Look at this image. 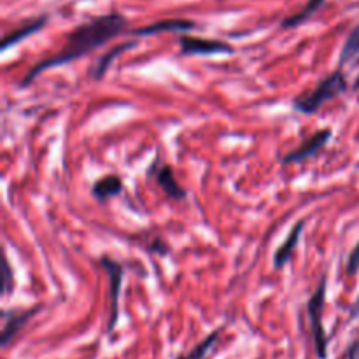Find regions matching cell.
<instances>
[{"label":"cell","mask_w":359,"mask_h":359,"mask_svg":"<svg viewBox=\"0 0 359 359\" xmlns=\"http://www.w3.org/2000/svg\"><path fill=\"white\" fill-rule=\"evenodd\" d=\"M126 25H128V20L119 13H107L84 21L67 35L65 44L56 55L41 60L34 67H30L20 86H30L46 70L67 65V63H72L76 60L83 58V56L90 55L95 49L102 48L114 37L121 35L126 30Z\"/></svg>","instance_id":"6da1fadb"},{"label":"cell","mask_w":359,"mask_h":359,"mask_svg":"<svg viewBox=\"0 0 359 359\" xmlns=\"http://www.w3.org/2000/svg\"><path fill=\"white\" fill-rule=\"evenodd\" d=\"M347 88H349V83H347L346 74H344L342 69H337L335 72L323 77L314 90L294 98L291 105H293L294 111L300 112V114L312 116L316 114V112L321 111L323 105H326L328 102H332L333 98L346 93Z\"/></svg>","instance_id":"7a4b0ae2"},{"label":"cell","mask_w":359,"mask_h":359,"mask_svg":"<svg viewBox=\"0 0 359 359\" xmlns=\"http://www.w3.org/2000/svg\"><path fill=\"white\" fill-rule=\"evenodd\" d=\"M326 293H328V277L323 276L318 287L307 302V314L311 321V333L314 340V349L319 359H328V344L330 339L326 335L325 323H323V312H325Z\"/></svg>","instance_id":"3957f363"},{"label":"cell","mask_w":359,"mask_h":359,"mask_svg":"<svg viewBox=\"0 0 359 359\" xmlns=\"http://www.w3.org/2000/svg\"><path fill=\"white\" fill-rule=\"evenodd\" d=\"M100 266L107 273L109 279V297H111V312H109L107 321V333L111 335L116 330V325L119 321V297H121L123 277H125V269L118 259H112L109 256H102Z\"/></svg>","instance_id":"277c9868"},{"label":"cell","mask_w":359,"mask_h":359,"mask_svg":"<svg viewBox=\"0 0 359 359\" xmlns=\"http://www.w3.org/2000/svg\"><path fill=\"white\" fill-rule=\"evenodd\" d=\"M332 128H323L318 130L312 137H309L307 140L300 144L298 147L291 149L290 153L284 154L280 158V163L283 165H298V163H304V161L312 160V158L319 156L321 151L328 146V142L332 140Z\"/></svg>","instance_id":"5b68a950"},{"label":"cell","mask_w":359,"mask_h":359,"mask_svg":"<svg viewBox=\"0 0 359 359\" xmlns=\"http://www.w3.org/2000/svg\"><path fill=\"white\" fill-rule=\"evenodd\" d=\"M147 175H149L151 179H154L158 188H160L161 191L165 193V196H167L168 200H172V202H182V200H186V196H188L186 189L182 188L177 182V179H175L174 168L168 163H160V158H156V160L151 163V167L147 168Z\"/></svg>","instance_id":"8992f818"},{"label":"cell","mask_w":359,"mask_h":359,"mask_svg":"<svg viewBox=\"0 0 359 359\" xmlns=\"http://www.w3.org/2000/svg\"><path fill=\"white\" fill-rule=\"evenodd\" d=\"M179 48L181 55L184 56H210V55H231L233 46L219 39H205V37H189L182 34L179 37Z\"/></svg>","instance_id":"52a82bcc"},{"label":"cell","mask_w":359,"mask_h":359,"mask_svg":"<svg viewBox=\"0 0 359 359\" xmlns=\"http://www.w3.org/2000/svg\"><path fill=\"white\" fill-rule=\"evenodd\" d=\"M42 309L41 304L34 305L32 309H25V311H4L2 318H4V328H2V335H0V346L6 349L11 342L14 340V337L28 325L32 318L35 314H39Z\"/></svg>","instance_id":"ba28073f"},{"label":"cell","mask_w":359,"mask_h":359,"mask_svg":"<svg viewBox=\"0 0 359 359\" xmlns=\"http://www.w3.org/2000/svg\"><path fill=\"white\" fill-rule=\"evenodd\" d=\"M195 21L191 20H182V18H170V20H160L154 23L146 25L142 28H135L130 32L133 37H151V35L165 34V32H181V34H188V32L195 30Z\"/></svg>","instance_id":"9c48e42d"},{"label":"cell","mask_w":359,"mask_h":359,"mask_svg":"<svg viewBox=\"0 0 359 359\" xmlns=\"http://www.w3.org/2000/svg\"><path fill=\"white\" fill-rule=\"evenodd\" d=\"M304 230H305V219H302L291 228L286 241L276 249V252H273V266H276L277 270L284 269V266L291 262L298 244H300V238H302V233H304Z\"/></svg>","instance_id":"30bf717a"},{"label":"cell","mask_w":359,"mask_h":359,"mask_svg":"<svg viewBox=\"0 0 359 359\" xmlns=\"http://www.w3.org/2000/svg\"><path fill=\"white\" fill-rule=\"evenodd\" d=\"M123 188H125V184H123V179L118 174H107L102 175L100 179L93 182L91 195L97 202H107V200L121 195Z\"/></svg>","instance_id":"8fae6325"},{"label":"cell","mask_w":359,"mask_h":359,"mask_svg":"<svg viewBox=\"0 0 359 359\" xmlns=\"http://www.w3.org/2000/svg\"><path fill=\"white\" fill-rule=\"evenodd\" d=\"M48 21H49V16L48 14H44V16H39V18H34V20L27 21V23L21 25L20 28H16L14 32L7 34L2 41V51H7V49L13 48V46H18L20 42H23L25 39L32 37V35H35L37 32H41L42 28L48 25Z\"/></svg>","instance_id":"7c38bea8"},{"label":"cell","mask_w":359,"mask_h":359,"mask_svg":"<svg viewBox=\"0 0 359 359\" xmlns=\"http://www.w3.org/2000/svg\"><path fill=\"white\" fill-rule=\"evenodd\" d=\"M139 44L137 41H130V42H121V44L114 46V48L111 49V51L104 53V55L100 56V58L97 60V63L93 65V69H91L90 72V77L93 81H102L105 77V74L109 72V69H111L112 65H114L116 60L119 58V56L123 55V53L130 51L132 48H135V46Z\"/></svg>","instance_id":"4fadbf2b"},{"label":"cell","mask_w":359,"mask_h":359,"mask_svg":"<svg viewBox=\"0 0 359 359\" xmlns=\"http://www.w3.org/2000/svg\"><path fill=\"white\" fill-rule=\"evenodd\" d=\"M359 60V25L351 30V34L347 35L346 42H344L342 49H340L339 55V69H344L346 65L351 63H356Z\"/></svg>","instance_id":"5bb4252c"},{"label":"cell","mask_w":359,"mask_h":359,"mask_svg":"<svg viewBox=\"0 0 359 359\" xmlns=\"http://www.w3.org/2000/svg\"><path fill=\"white\" fill-rule=\"evenodd\" d=\"M325 4L326 0H309V2L302 7V11H298L297 14H291V16H287L286 20L280 21V28L287 30V28L300 27V25H304L309 18L314 16V14L318 13Z\"/></svg>","instance_id":"9a60e30c"},{"label":"cell","mask_w":359,"mask_h":359,"mask_svg":"<svg viewBox=\"0 0 359 359\" xmlns=\"http://www.w3.org/2000/svg\"><path fill=\"white\" fill-rule=\"evenodd\" d=\"M221 333H223V328L214 330V332L209 333V335H207L198 346L193 347L188 354H184V356H177L175 359H207V356L210 354V351H212L214 347L217 346V342H219Z\"/></svg>","instance_id":"2e32d148"},{"label":"cell","mask_w":359,"mask_h":359,"mask_svg":"<svg viewBox=\"0 0 359 359\" xmlns=\"http://www.w3.org/2000/svg\"><path fill=\"white\" fill-rule=\"evenodd\" d=\"M2 294L4 297H7V294H11L14 291V272L13 269H11V263L9 259H4V265H2Z\"/></svg>","instance_id":"e0dca14e"},{"label":"cell","mask_w":359,"mask_h":359,"mask_svg":"<svg viewBox=\"0 0 359 359\" xmlns=\"http://www.w3.org/2000/svg\"><path fill=\"white\" fill-rule=\"evenodd\" d=\"M358 272H359V242L354 245L349 258H347V273H349V276H356Z\"/></svg>","instance_id":"ac0fdd59"},{"label":"cell","mask_w":359,"mask_h":359,"mask_svg":"<svg viewBox=\"0 0 359 359\" xmlns=\"http://www.w3.org/2000/svg\"><path fill=\"white\" fill-rule=\"evenodd\" d=\"M147 251L154 252V255H158V256H167L168 252H170V249H168V245L165 244L161 238H154V242L149 245V249H147Z\"/></svg>","instance_id":"d6986e66"},{"label":"cell","mask_w":359,"mask_h":359,"mask_svg":"<svg viewBox=\"0 0 359 359\" xmlns=\"http://www.w3.org/2000/svg\"><path fill=\"white\" fill-rule=\"evenodd\" d=\"M347 359H359V339L347 347Z\"/></svg>","instance_id":"ffe728a7"},{"label":"cell","mask_w":359,"mask_h":359,"mask_svg":"<svg viewBox=\"0 0 359 359\" xmlns=\"http://www.w3.org/2000/svg\"><path fill=\"white\" fill-rule=\"evenodd\" d=\"M349 318H351V319H358V318H359V297H358V300L354 302L353 305H351V309H349Z\"/></svg>","instance_id":"44dd1931"},{"label":"cell","mask_w":359,"mask_h":359,"mask_svg":"<svg viewBox=\"0 0 359 359\" xmlns=\"http://www.w3.org/2000/svg\"><path fill=\"white\" fill-rule=\"evenodd\" d=\"M353 90H359V76L356 77V79H354V83H353Z\"/></svg>","instance_id":"7402d4cb"},{"label":"cell","mask_w":359,"mask_h":359,"mask_svg":"<svg viewBox=\"0 0 359 359\" xmlns=\"http://www.w3.org/2000/svg\"><path fill=\"white\" fill-rule=\"evenodd\" d=\"M354 65H358V67H359V60H358V62H356V63H354Z\"/></svg>","instance_id":"603a6c76"}]
</instances>
